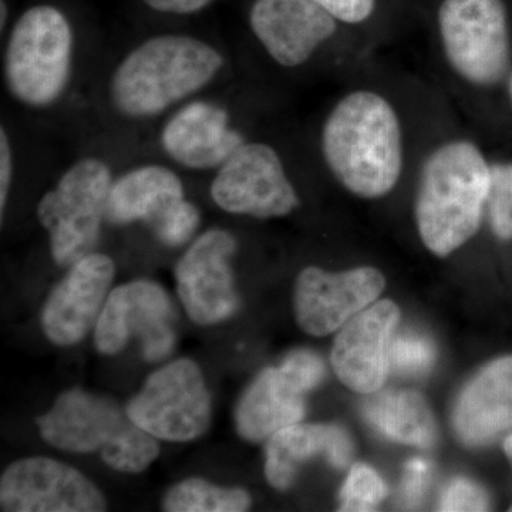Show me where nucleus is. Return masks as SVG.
Instances as JSON below:
<instances>
[{
    "label": "nucleus",
    "instance_id": "7ed1b4c3",
    "mask_svg": "<svg viewBox=\"0 0 512 512\" xmlns=\"http://www.w3.org/2000/svg\"><path fill=\"white\" fill-rule=\"evenodd\" d=\"M491 185V167L470 141L430 154L421 170L416 218L421 241L447 256L477 234Z\"/></svg>",
    "mask_w": 512,
    "mask_h": 512
},
{
    "label": "nucleus",
    "instance_id": "6ab92c4d",
    "mask_svg": "<svg viewBox=\"0 0 512 512\" xmlns=\"http://www.w3.org/2000/svg\"><path fill=\"white\" fill-rule=\"evenodd\" d=\"M458 439L485 446L512 429V356L484 367L464 387L453 416Z\"/></svg>",
    "mask_w": 512,
    "mask_h": 512
},
{
    "label": "nucleus",
    "instance_id": "9d476101",
    "mask_svg": "<svg viewBox=\"0 0 512 512\" xmlns=\"http://www.w3.org/2000/svg\"><path fill=\"white\" fill-rule=\"evenodd\" d=\"M174 319L173 302L160 285L128 282L107 296L94 329V346L101 355L113 356L137 338L144 359L160 362L174 349Z\"/></svg>",
    "mask_w": 512,
    "mask_h": 512
},
{
    "label": "nucleus",
    "instance_id": "c756f323",
    "mask_svg": "<svg viewBox=\"0 0 512 512\" xmlns=\"http://www.w3.org/2000/svg\"><path fill=\"white\" fill-rule=\"evenodd\" d=\"M330 15L343 23H362L375 10L376 0H316Z\"/></svg>",
    "mask_w": 512,
    "mask_h": 512
},
{
    "label": "nucleus",
    "instance_id": "2f4dec72",
    "mask_svg": "<svg viewBox=\"0 0 512 512\" xmlns=\"http://www.w3.org/2000/svg\"><path fill=\"white\" fill-rule=\"evenodd\" d=\"M144 3L156 12L170 13V15H192L207 8L212 0H143Z\"/></svg>",
    "mask_w": 512,
    "mask_h": 512
},
{
    "label": "nucleus",
    "instance_id": "f03ea898",
    "mask_svg": "<svg viewBox=\"0 0 512 512\" xmlns=\"http://www.w3.org/2000/svg\"><path fill=\"white\" fill-rule=\"evenodd\" d=\"M224 63L221 53L204 40L150 37L114 70L111 103L127 119H151L208 86Z\"/></svg>",
    "mask_w": 512,
    "mask_h": 512
},
{
    "label": "nucleus",
    "instance_id": "5701e85b",
    "mask_svg": "<svg viewBox=\"0 0 512 512\" xmlns=\"http://www.w3.org/2000/svg\"><path fill=\"white\" fill-rule=\"evenodd\" d=\"M251 507V497L241 488H224L201 478H188L165 494L163 510L168 512H242Z\"/></svg>",
    "mask_w": 512,
    "mask_h": 512
},
{
    "label": "nucleus",
    "instance_id": "bb28decb",
    "mask_svg": "<svg viewBox=\"0 0 512 512\" xmlns=\"http://www.w3.org/2000/svg\"><path fill=\"white\" fill-rule=\"evenodd\" d=\"M200 221L201 215L198 208L192 202L185 200L153 232L161 244L167 245V247H181L194 237L200 227Z\"/></svg>",
    "mask_w": 512,
    "mask_h": 512
},
{
    "label": "nucleus",
    "instance_id": "4468645a",
    "mask_svg": "<svg viewBox=\"0 0 512 512\" xmlns=\"http://www.w3.org/2000/svg\"><path fill=\"white\" fill-rule=\"evenodd\" d=\"M383 288V275L375 268L330 274L309 266L296 282V319L309 335H329L372 305Z\"/></svg>",
    "mask_w": 512,
    "mask_h": 512
},
{
    "label": "nucleus",
    "instance_id": "6e6552de",
    "mask_svg": "<svg viewBox=\"0 0 512 512\" xmlns=\"http://www.w3.org/2000/svg\"><path fill=\"white\" fill-rule=\"evenodd\" d=\"M130 419L157 440L200 439L211 423V396L197 363L174 360L148 377L126 407Z\"/></svg>",
    "mask_w": 512,
    "mask_h": 512
},
{
    "label": "nucleus",
    "instance_id": "f257e3e1",
    "mask_svg": "<svg viewBox=\"0 0 512 512\" xmlns=\"http://www.w3.org/2000/svg\"><path fill=\"white\" fill-rule=\"evenodd\" d=\"M329 170L357 197L380 198L396 187L403 137L392 104L375 92H353L330 111L322 130Z\"/></svg>",
    "mask_w": 512,
    "mask_h": 512
},
{
    "label": "nucleus",
    "instance_id": "f8f14e48",
    "mask_svg": "<svg viewBox=\"0 0 512 512\" xmlns=\"http://www.w3.org/2000/svg\"><path fill=\"white\" fill-rule=\"evenodd\" d=\"M0 507L8 512H101L107 503L80 471L53 458L32 457L3 471Z\"/></svg>",
    "mask_w": 512,
    "mask_h": 512
},
{
    "label": "nucleus",
    "instance_id": "7c9ffc66",
    "mask_svg": "<svg viewBox=\"0 0 512 512\" xmlns=\"http://www.w3.org/2000/svg\"><path fill=\"white\" fill-rule=\"evenodd\" d=\"M13 178V151L5 128L0 130V211L5 212Z\"/></svg>",
    "mask_w": 512,
    "mask_h": 512
},
{
    "label": "nucleus",
    "instance_id": "dca6fc26",
    "mask_svg": "<svg viewBox=\"0 0 512 512\" xmlns=\"http://www.w3.org/2000/svg\"><path fill=\"white\" fill-rule=\"evenodd\" d=\"M114 275L113 259L96 252L70 266L43 306L42 328L47 339L57 346L79 343L96 325Z\"/></svg>",
    "mask_w": 512,
    "mask_h": 512
},
{
    "label": "nucleus",
    "instance_id": "c85d7f7f",
    "mask_svg": "<svg viewBox=\"0 0 512 512\" xmlns=\"http://www.w3.org/2000/svg\"><path fill=\"white\" fill-rule=\"evenodd\" d=\"M430 476L431 466L429 461L423 460V458H412L406 464L402 491H400L404 507L414 508L420 505L427 487H429Z\"/></svg>",
    "mask_w": 512,
    "mask_h": 512
},
{
    "label": "nucleus",
    "instance_id": "a878e982",
    "mask_svg": "<svg viewBox=\"0 0 512 512\" xmlns=\"http://www.w3.org/2000/svg\"><path fill=\"white\" fill-rule=\"evenodd\" d=\"M392 367L403 375H423L436 360L433 343L416 333H404L393 340Z\"/></svg>",
    "mask_w": 512,
    "mask_h": 512
},
{
    "label": "nucleus",
    "instance_id": "39448f33",
    "mask_svg": "<svg viewBox=\"0 0 512 512\" xmlns=\"http://www.w3.org/2000/svg\"><path fill=\"white\" fill-rule=\"evenodd\" d=\"M74 36L55 6L26 10L10 32L5 52L9 93L25 106L45 109L66 92L72 77Z\"/></svg>",
    "mask_w": 512,
    "mask_h": 512
},
{
    "label": "nucleus",
    "instance_id": "473e14b6",
    "mask_svg": "<svg viewBox=\"0 0 512 512\" xmlns=\"http://www.w3.org/2000/svg\"><path fill=\"white\" fill-rule=\"evenodd\" d=\"M504 451L505 454H507L508 460H510L512 466V434L510 437H508L507 440H505Z\"/></svg>",
    "mask_w": 512,
    "mask_h": 512
},
{
    "label": "nucleus",
    "instance_id": "ddd939ff",
    "mask_svg": "<svg viewBox=\"0 0 512 512\" xmlns=\"http://www.w3.org/2000/svg\"><path fill=\"white\" fill-rule=\"evenodd\" d=\"M237 241L225 229H210L190 245L175 265V282L185 312L198 325H215L238 311L232 276Z\"/></svg>",
    "mask_w": 512,
    "mask_h": 512
},
{
    "label": "nucleus",
    "instance_id": "423d86ee",
    "mask_svg": "<svg viewBox=\"0 0 512 512\" xmlns=\"http://www.w3.org/2000/svg\"><path fill=\"white\" fill-rule=\"evenodd\" d=\"M113 175L99 158L74 163L37 205V218L49 234L53 261L70 268L99 244Z\"/></svg>",
    "mask_w": 512,
    "mask_h": 512
},
{
    "label": "nucleus",
    "instance_id": "cd10ccee",
    "mask_svg": "<svg viewBox=\"0 0 512 512\" xmlns=\"http://www.w3.org/2000/svg\"><path fill=\"white\" fill-rule=\"evenodd\" d=\"M490 501L480 485L456 478L446 485L441 494L440 511H487Z\"/></svg>",
    "mask_w": 512,
    "mask_h": 512
},
{
    "label": "nucleus",
    "instance_id": "20e7f679",
    "mask_svg": "<svg viewBox=\"0 0 512 512\" xmlns=\"http://www.w3.org/2000/svg\"><path fill=\"white\" fill-rule=\"evenodd\" d=\"M37 426L50 446L72 453H99L107 466L121 473H143L160 454L156 437L138 427L127 410L80 389L60 394L52 409L37 419Z\"/></svg>",
    "mask_w": 512,
    "mask_h": 512
},
{
    "label": "nucleus",
    "instance_id": "b1692460",
    "mask_svg": "<svg viewBox=\"0 0 512 512\" xmlns=\"http://www.w3.org/2000/svg\"><path fill=\"white\" fill-rule=\"evenodd\" d=\"M387 485L373 468L355 464L340 490L339 501L342 511H373L386 498Z\"/></svg>",
    "mask_w": 512,
    "mask_h": 512
},
{
    "label": "nucleus",
    "instance_id": "aec40b11",
    "mask_svg": "<svg viewBox=\"0 0 512 512\" xmlns=\"http://www.w3.org/2000/svg\"><path fill=\"white\" fill-rule=\"evenodd\" d=\"M265 476L279 491L291 487L299 468L323 456L335 468H346L353 457V441L335 424H292L276 431L266 444Z\"/></svg>",
    "mask_w": 512,
    "mask_h": 512
},
{
    "label": "nucleus",
    "instance_id": "72a5a7b5",
    "mask_svg": "<svg viewBox=\"0 0 512 512\" xmlns=\"http://www.w3.org/2000/svg\"><path fill=\"white\" fill-rule=\"evenodd\" d=\"M6 19H8V6L5 0H2V28H5Z\"/></svg>",
    "mask_w": 512,
    "mask_h": 512
},
{
    "label": "nucleus",
    "instance_id": "f3484780",
    "mask_svg": "<svg viewBox=\"0 0 512 512\" xmlns=\"http://www.w3.org/2000/svg\"><path fill=\"white\" fill-rule=\"evenodd\" d=\"M249 25L266 53L284 67L308 62L336 32V19L316 0H255Z\"/></svg>",
    "mask_w": 512,
    "mask_h": 512
},
{
    "label": "nucleus",
    "instance_id": "1a4fd4ad",
    "mask_svg": "<svg viewBox=\"0 0 512 512\" xmlns=\"http://www.w3.org/2000/svg\"><path fill=\"white\" fill-rule=\"evenodd\" d=\"M325 363L309 350H296L281 366L265 369L241 397L235 424L244 440L271 439L305 416V396L323 382Z\"/></svg>",
    "mask_w": 512,
    "mask_h": 512
},
{
    "label": "nucleus",
    "instance_id": "0eeeda50",
    "mask_svg": "<svg viewBox=\"0 0 512 512\" xmlns=\"http://www.w3.org/2000/svg\"><path fill=\"white\" fill-rule=\"evenodd\" d=\"M439 28L448 63L464 80L493 86L503 79L511 45L501 0H444Z\"/></svg>",
    "mask_w": 512,
    "mask_h": 512
},
{
    "label": "nucleus",
    "instance_id": "4be33fe9",
    "mask_svg": "<svg viewBox=\"0 0 512 512\" xmlns=\"http://www.w3.org/2000/svg\"><path fill=\"white\" fill-rule=\"evenodd\" d=\"M363 416L387 439L420 448H429L436 441V421L419 393L375 394L366 400Z\"/></svg>",
    "mask_w": 512,
    "mask_h": 512
},
{
    "label": "nucleus",
    "instance_id": "a211bd4d",
    "mask_svg": "<svg viewBox=\"0 0 512 512\" xmlns=\"http://www.w3.org/2000/svg\"><path fill=\"white\" fill-rule=\"evenodd\" d=\"M160 141L174 163L190 170L220 168L245 143L227 110L207 100L181 107L164 124Z\"/></svg>",
    "mask_w": 512,
    "mask_h": 512
},
{
    "label": "nucleus",
    "instance_id": "f704fd0d",
    "mask_svg": "<svg viewBox=\"0 0 512 512\" xmlns=\"http://www.w3.org/2000/svg\"><path fill=\"white\" fill-rule=\"evenodd\" d=\"M510 96H511V101H512V76H511V80H510Z\"/></svg>",
    "mask_w": 512,
    "mask_h": 512
},
{
    "label": "nucleus",
    "instance_id": "9b49d317",
    "mask_svg": "<svg viewBox=\"0 0 512 512\" xmlns=\"http://www.w3.org/2000/svg\"><path fill=\"white\" fill-rule=\"evenodd\" d=\"M210 192L222 211L262 220L285 217L299 205L281 157L264 143L242 144L218 168Z\"/></svg>",
    "mask_w": 512,
    "mask_h": 512
},
{
    "label": "nucleus",
    "instance_id": "393cba45",
    "mask_svg": "<svg viewBox=\"0 0 512 512\" xmlns=\"http://www.w3.org/2000/svg\"><path fill=\"white\" fill-rule=\"evenodd\" d=\"M490 218L497 237L512 238V164L491 167Z\"/></svg>",
    "mask_w": 512,
    "mask_h": 512
},
{
    "label": "nucleus",
    "instance_id": "412c9836",
    "mask_svg": "<svg viewBox=\"0 0 512 512\" xmlns=\"http://www.w3.org/2000/svg\"><path fill=\"white\" fill-rule=\"evenodd\" d=\"M184 201V185L173 170L141 165L113 181L106 220L116 225L144 222L154 231Z\"/></svg>",
    "mask_w": 512,
    "mask_h": 512
},
{
    "label": "nucleus",
    "instance_id": "2eb2a0df",
    "mask_svg": "<svg viewBox=\"0 0 512 512\" xmlns=\"http://www.w3.org/2000/svg\"><path fill=\"white\" fill-rule=\"evenodd\" d=\"M400 311L382 301L357 313L336 336L332 366L340 382L357 393H376L392 367L394 330Z\"/></svg>",
    "mask_w": 512,
    "mask_h": 512
}]
</instances>
